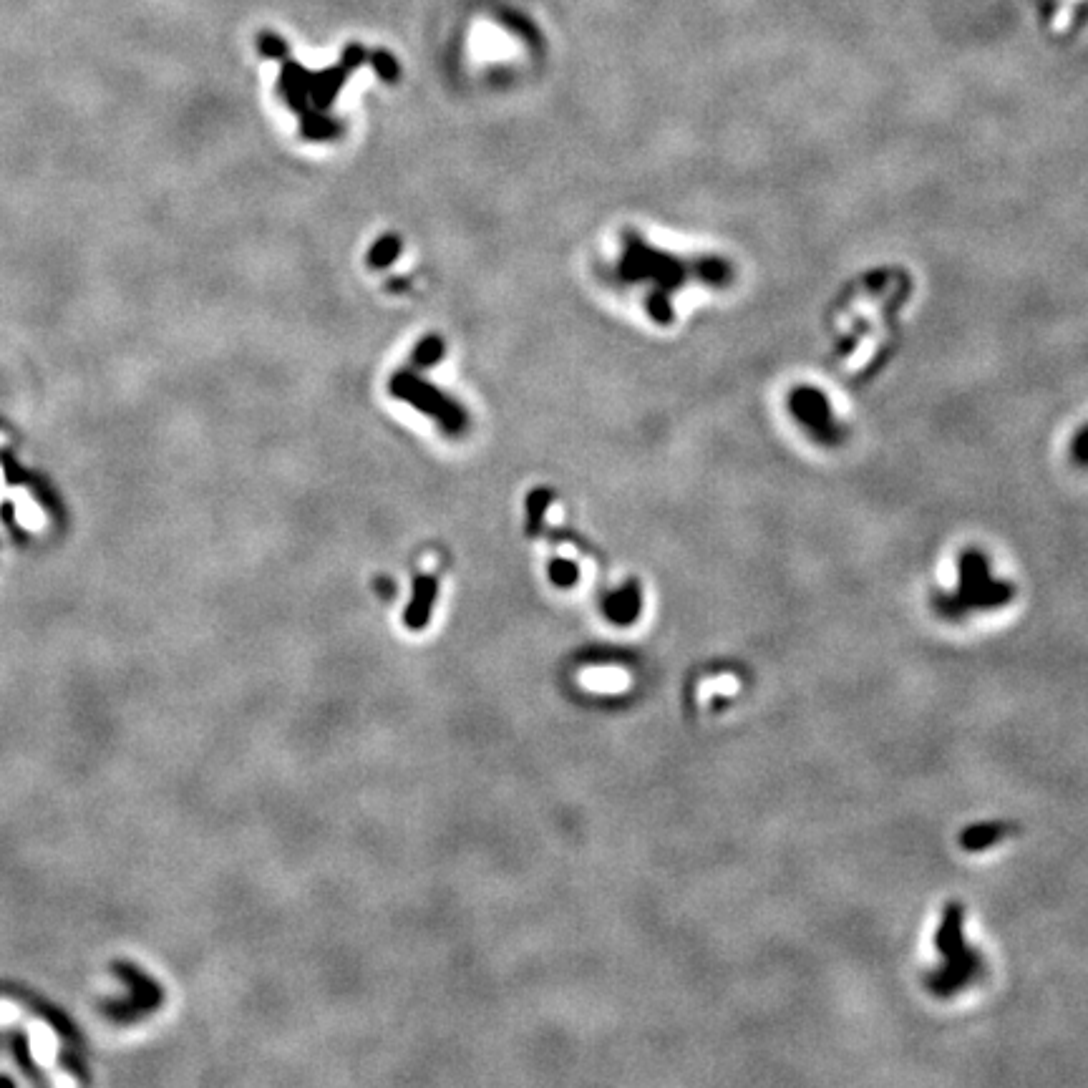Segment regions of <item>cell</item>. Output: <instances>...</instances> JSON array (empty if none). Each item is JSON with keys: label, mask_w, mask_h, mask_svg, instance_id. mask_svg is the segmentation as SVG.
I'll list each match as a JSON object with an SVG mask.
<instances>
[{"label": "cell", "mask_w": 1088, "mask_h": 1088, "mask_svg": "<svg viewBox=\"0 0 1088 1088\" xmlns=\"http://www.w3.org/2000/svg\"><path fill=\"white\" fill-rule=\"evenodd\" d=\"M1071 456L1078 466H1088V424L1073 436L1071 441Z\"/></svg>", "instance_id": "3957f363"}, {"label": "cell", "mask_w": 1088, "mask_h": 1088, "mask_svg": "<svg viewBox=\"0 0 1088 1088\" xmlns=\"http://www.w3.org/2000/svg\"><path fill=\"white\" fill-rule=\"evenodd\" d=\"M1010 595L1005 582L990 580V570L978 552H965L960 560V600L963 602H1003Z\"/></svg>", "instance_id": "7a4b0ae2"}, {"label": "cell", "mask_w": 1088, "mask_h": 1088, "mask_svg": "<svg viewBox=\"0 0 1088 1088\" xmlns=\"http://www.w3.org/2000/svg\"><path fill=\"white\" fill-rule=\"evenodd\" d=\"M789 411L814 441L822 446H839L844 441V429L829 406V398L814 386H796L789 393Z\"/></svg>", "instance_id": "6da1fadb"}]
</instances>
